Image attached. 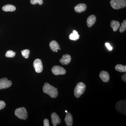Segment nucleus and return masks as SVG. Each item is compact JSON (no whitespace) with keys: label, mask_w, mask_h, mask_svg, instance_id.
Returning a JSON list of instances; mask_svg holds the SVG:
<instances>
[{"label":"nucleus","mask_w":126,"mask_h":126,"mask_svg":"<svg viewBox=\"0 0 126 126\" xmlns=\"http://www.w3.org/2000/svg\"><path fill=\"white\" fill-rule=\"evenodd\" d=\"M43 89L44 93L48 94L53 98H55L58 96V93L57 89L49 84L45 83L43 86Z\"/></svg>","instance_id":"1"},{"label":"nucleus","mask_w":126,"mask_h":126,"mask_svg":"<svg viewBox=\"0 0 126 126\" xmlns=\"http://www.w3.org/2000/svg\"><path fill=\"white\" fill-rule=\"evenodd\" d=\"M86 89V86L83 83L79 82L78 83L75 88L74 94L76 97L79 98L81 94H83Z\"/></svg>","instance_id":"2"},{"label":"nucleus","mask_w":126,"mask_h":126,"mask_svg":"<svg viewBox=\"0 0 126 126\" xmlns=\"http://www.w3.org/2000/svg\"><path fill=\"white\" fill-rule=\"evenodd\" d=\"M110 4L113 9L118 10L126 7V0H111Z\"/></svg>","instance_id":"3"},{"label":"nucleus","mask_w":126,"mask_h":126,"mask_svg":"<svg viewBox=\"0 0 126 126\" xmlns=\"http://www.w3.org/2000/svg\"><path fill=\"white\" fill-rule=\"evenodd\" d=\"M126 100H122L118 102L116 104L115 108L117 111L121 114L126 115Z\"/></svg>","instance_id":"4"},{"label":"nucleus","mask_w":126,"mask_h":126,"mask_svg":"<svg viewBox=\"0 0 126 126\" xmlns=\"http://www.w3.org/2000/svg\"><path fill=\"white\" fill-rule=\"evenodd\" d=\"M15 113L18 118L23 120L26 119L28 116L27 111L24 107L16 109Z\"/></svg>","instance_id":"5"},{"label":"nucleus","mask_w":126,"mask_h":126,"mask_svg":"<svg viewBox=\"0 0 126 126\" xmlns=\"http://www.w3.org/2000/svg\"><path fill=\"white\" fill-rule=\"evenodd\" d=\"M33 66L35 72L40 73L43 71V66L42 61L39 59H36L33 63Z\"/></svg>","instance_id":"6"},{"label":"nucleus","mask_w":126,"mask_h":126,"mask_svg":"<svg viewBox=\"0 0 126 126\" xmlns=\"http://www.w3.org/2000/svg\"><path fill=\"white\" fill-rule=\"evenodd\" d=\"M53 73L55 75H64L66 73V70L64 68L58 65H55L52 69Z\"/></svg>","instance_id":"7"},{"label":"nucleus","mask_w":126,"mask_h":126,"mask_svg":"<svg viewBox=\"0 0 126 126\" xmlns=\"http://www.w3.org/2000/svg\"><path fill=\"white\" fill-rule=\"evenodd\" d=\"M12 84L11 81L4 78L0 79V90L7 88L10 87Z\"/></svg>","instance_id":"8"},{"label":"nucleus","mask_w":126,"mask_h":126,"mask_svg":"<svg viewBox=\"0 0 126 126\" xmlns=\"http://www.w3.org/2000/svg\"><path fill=\"white\" fill-rule=\"evenodd\" d=\"M52 122L53 126H56L60 124L61 121L58 115L55 112L52 113L51 115Z\"/></svg>","instance_id":"9"},{"label":"nucleus","mask_w":126,"mask_h":126,"mask_svg":"<svg viewBox=\"0 0 126 126\" xmlns=\"http://www.w3.org/2000/svg\"><path fill=\"white\" fill-rule=\"evenodd\" d=\"M71 61V57L69 55L64 54L60 60V62L63 65H67Z\"/></svg>","instance_id":"10"},{"label":"nucleus","mask_w":126,"mask_h":126,"mask_svg":"<svg viewBox=\"0 0 126 126\" xmlns=\"http://www.w3.org/2000/svg\"><path fill=\"white\" fill-rule=\"evenodd\" d=\"M99 77L104 82H108L110 79V75L108 72L106 71H102L99 74Z\"/></svg>","instance_id":"11"},{"label":"nucleus","mask_w":126,"mask_h":126,"mask_svg":"<svg viewBox=\"0 0 126 126\" xmlns=\"http://www.w3.org/2000/svg\"><path fill=\"white\" fill-rule=\"evenodd\" d=\"M65 124L67 126H72L73 124V118L71 113L67 112L64 118Z\"/></svg>","instance_id":"12"},{"label":"nucleus","mask_w":126,"mask_h":126,"mask_svg":"<svg viewBox=\"0 0 126 126\" xmlns=\"http://www.w3.org/2000/svg\"><path fill=\"white\" fill-rule=\"evenodd\" d=\"M87 9V5L83 3H81L76 6L74 7V10L77 13H80L85 11Z\"/></svg>","instance_id":"13"},{"label":"nucleus","mask_w":126,"mask_h":126,"mask_svg":"<svg viewBox=\"0 0 126 126\" xmlns=\"http://www.w3.org/2000/svg\"><path fill=\"white\" fill-rule=\"evenodd\" d=\"M96 20V16L94 15L89 16L87 19V24L88 27H92L94 24Z\"/></svg>","instance_id":"14"},{"label":"nucleus","mask_w":126,"mask_h":126,"mask_svg":"<svg viewBox=\"0 0 126 126\" xmlns=\"http://www.w3.org/2000/svg\"><path fill=\"white\" fill-rule=\"evenodd\" d=\"M49 47L52 51L54 52H58V50L60 48L58 43L55 40L52 41L49 44Z\"/></svg>","instance_id":"15"},{"label":"nucleus","mask_w":126,"mask_h":126,"mask_svg":"<svg viewBox=\"0 0 126 126\" xmlns=\"http://www.w3.org/2000/svg\"><path fill=\"white\" fill-rule=\"evenodd\" d=\"M2 10L5 12H13L16 10V7L13 5L7 4L3 6Z\"/></svg>","instance_id":"16"},{"label":"nucleus","mask_w":126,"mask_h":126,"mask_svg":"<svg viewBox=\"0 0 126 126\" xmlns=\"http://www.w3.org/2000/svg\"><path fill=\"white\" fill-rule=\"evenodd\" d=\"M120 24L118 21L114 20H112L110 24V26L112 28L114 32L117 31L120 27Z\"/></svg>","instance_id":"17"},{"label":"nucleus","mask_w":126,"mask_h":126,"mask_svg":"<svg viewBox=\"0 0 126 126\" xmlns=\"http://www.w3.org/2000/svg\"><path fill=\"white\" fill-rule=\"evenodd\" d=\"M79 38V35L78 33V32L75 30L73 31V33L70 34L69 36V39L72 40H77Z\"/></svg>","instance_id":"18"},{"label":"nucleus","mask_w":126,"mask_h":126,"mask_svg":"<svg viewBox=\"0 0 126 126\" xmlns=\"http://www.w3.org/2000/svg\"><path fill=\"white\" fill-rule=\"evenodd\" d=\"M115 70H117L118 72H126V66L123 65L122 64H117L115 67Z\"/></svg>","instance_id":"19"},{"label":"nucleus","mask_w":126,"mask_h":126,"mask_svg":"<svg viewBox=\"0 0 126 126\" xmlns=\"http://www.w3.org/2000/svg\"><path fill=\"white\" fill-rule=\"evenodd\" d=\"M21 53L22 56L25 58L27 59L29 58L30 53V50L29 49L23 50L22 51H21Z\"/></svg>","instance_id":"20"},{"label":"nucleus","mask_w":126,"mask_h":126,"mask_svg":"<svg viewBox=\"0 0 126 126\" xmlns=\"http://www.w3.org/2000/svg\"><path fill=\"white\" fill-rule=\"evenodd\" d=\"M16 52L11 50H9L6 52L5 56L7 58H14L16 55Z\"/></svg>","instance_id":"21"},{"label":"nucleus","mask_w":126,"mask_h":126,"mask_svg":"<svg viewBox=\"0 0 126 126\" xmlns=\"http://www.w3.org/2000/svg\"><path fill=\"white\" fill-rule=\"evenodd\" d=\"M126 30V20H124L123 22L122 23L121 26L119 29V32L121 33H123Z\"/></svg>","instance_id":"22"},{"label":"nucleus","mask_w":126,"mask_h":126,"mask_svg":"<svg viewBox=\"0 0 126 126\" xmlns=\"http://www.w3.org/2000/svg\"><path fill=\"white\" fill-rule=\"evenodd\" d=\"M30 2L32 5L38 4L39 5H41L43 4V0H31Z\"/></svg>","instance_id":"23"},{"label":"nucleus","mask_w":126,"mask_h":126,"mask_svg":"<svg viewBox=\"0 0 126 126\" xmlns=\"http://www.w3.org/2000/svg\"><path fill=\"white\" fill-rule=\"evenodd\" d=\"M6 104L3 101H0V110L3 109L5 107Z\"/></svg>","instance_id":"24"},{"label":"nucleus","mask_w":126,"mask_h":126,"mask_svg":"<svg viewBox=\"0 0 126 126\" xmlns=\"http://www.w3.org/2000/svg\"><path fill=\"white\" fill-rule=\"evenodd\" d=\"M44 126H49V122L48 120L47 119H44Z\"/></svg>","instance_id":"25"},{"label":"nucleus","mask_w":126,"mask_h":126,"mask_svg":"<svg viewBox=\"0 0 126 126\" xmlns=\"http://www.w3.org/2000/svg\"><path fill=\"white\" fill-rule=\"evenodd\" d=\"M105 45H106V46L109 50H112V47L110 46L109 43H106V44H105Z\"/></svg>","instance_id":"26"},{"label":"nucleus","mask_w":126,"mask_h":126,"mask_svg":"<svg viewBox=\"0 0 126 126\" xmlns=\"http://www.w3.org/2000/svg\"><path fill=\"white\" fill-rule=\"evenodd\" d=\"M122 80H123L124 82H126V74H125L123 75L122 76Z\"/></svg>","instance_id":"27"},{"label":"nucleus","mask_w":126,"mask_h":126,"mask_svg":"<svg viewBox=\"0 0 126 126\" xmlns=\"http://www.w3.org/2000/svg\"><path fill=\"white\" fill-rule=\"evenodd\" d=\"M65 112H66V113H67V110H65Z\"/></svg>","instance_id":"28"}]
</instances>
